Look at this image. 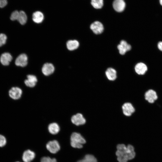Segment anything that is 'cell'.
I'll use <instances>...</instances> for the list:
<instances>
[{
  "label": "cell",
  "mask_w": 162,
  "mask_h": 162,
  "mask_svg": "<svg viewBox=\"0 0 162 162\" xmlns=\"http://www.w3.org/2000/svg\"></svg>",
  "instance_id": "cell-31"
},
{
  "label": "cell",
  "mask_w": 162,
  "mask_h": 162,
  "mask_svg": "<svg viewBox=\"0 0 162 162\" xmlns=\"http://www.w3.org/2000/svg\"><path fill=\"white\" fill-rule=\"evenodd\" d=\"M90 28L93 32L97 34L101 33L104 30L103 25L98 21H96L92 23L90 25Z\"/></svg>",
  "instance_id": "cell-7"
},
{
  "label": "cell",
  "mask_w": 162,
  "mask_h": 162,
  "mask_svg": "<svg viewBox=\"0 0 162 162\" xmlns=\"http://www.w3.org/2000/svg\"><path fill=\"white\" fill-rule=\"evenodd\" d=\"M148 69L147 66L145 63L143 62L138 63L134 67L135 72L139 75H144L147 71Z\"/></svg>",
  "instance_id": "cell-8"
},
{
  "label": "cell",
  "mask_w": 162,
  "mask_h": 162,
  "mask_svg": "<svg viewBox=\"0 0 162 162\" xmlns=\"http://www.w3.org/2000/svg\"><path fill=\"white\" fill-rule=\"evenodd\" d=\"M27 79L24 81L25 85L30 88L34 87L38 81L36 77L34 75L29 74L27 76Z\"/></svg>",
  "instance_id": "cell-14"
},
{
  "label": "cell",
  "mask_w": 162,
  "mask_h": 162,
  "mask_svg": "<svg viewBox=\"0 0 162 162\" xmlns=\"http://www.w3.org/2000/svg\"><path fill=\"white\" fill-rule=\"evenodd\" d=\"M6 143V140L5 137L4 136L0 134V147L4 146Z\"/></svg>",
  "instance_id": "cell-27"
},
{
  "label": "cell",
  "mask_w": 162,
  "mask_h": 162,
  "mask_svg": "<svg viewBox=\"0 0 162 162\" xmlns=\"http://www.w3.org/2000/svg\"><path fill=\"white\" fill-rule=\"evenodd\" d=\"M145 97L146 100L150 103H153L158 98L156 92L152 89H150L146 92Z\"/></svg>",
  "instance_id": "cell-12"
},
{
  "label": "cell",
  "mask_w": 162,
  "mask_h": 162,
  "mask_svg": "<svg viewBox=\"0 0 162 162\" xmlns=\"http://www.w3.org/2000/svg\"><path fill=\"white\" fill-rule=\"evenodd\" d=\"M22 91L20 88L17 87H12L9 91L10 97L14 100L20 99L22 94Z\"/></svg>",
  "instance_id": "cell-4"
},
{
  "label": "cell",
  "mask_w": 162,
  "mask_h": 162,
  "mask_svg": "<svg viewBox=\"0 0 162 162\" xmlns=\"http://www.w3.org/2000/svg\"><path fill=\"white\" fill-rule=\"evenodd\" d=\"M117 48L119 50L120 54L124 55L127 52L130 50L131 46L126 41L122 40L120 41V44L118 45Z\"/></svg>",
  "instance_id": "cell-6"
},
{
  "label": "cell",
  "mask_w": 162,
  "mask_h": 162,
  "mask_svg": "<svg viewBox=\"0 0 162 162\" xmlns=\"http://www.w3.org/2000/svg\"><path fill=\"white\" fill-rule=\"evenodd\" d=\"M19 14V12L17 10L13 11L11 14L10 19L12 21L17 20Z\"/></svg>",
  "instance_id": "cell-25"
},
{
  "label": "cell",
  "mask_w": 162,
  "mask_h": 162,
  "mask_svg": "<svg viewBox=\"0 0 162 162\" xmlns=\"http://www.w3.org/2000/svg\"><path fill=\"white\" fill-rule=\"evenodd\" d=\"M71 121L74 124L79 126L84 124L86 120L82 115L80 113H78L72 116Z\"/></svg>",
  "instance_id": "cell-5"
},
{
  "label": "cell",
  "mask_w": 162,
  "mask_h": 162,
  "mask_svg": "<svg viewBox=\"0 0 162 162\" xmlns=\"http://www.w3.org/2000/svg\"><path fill=\"white\" fill-rule=\"evenodd\" d=\"M157 46L158 50L162 52V41H159L158 42Z\"/></svg>",
  "instance_id": "cell-29"
},
{
  "label": "cell",
  "mask_w": 162,
  "mask_h": 162,
  "mask_svg": "<svg viewBox=\"0 0 162 162\" xmlns=\"http://www.w3.org/2000/svg\"><path fill=\"white\" fill-rule=\"evenodd\" d=\"M27 19L26 13L23 11H19V14L17 21L21 25L25 24L26 22Z\"/></svg>",
  "instance_id": "cell-22"
},
{
  "label": "cell",
  "mask_w": 162,
  "mask_h": 162,
  "mask_svg": "<svg viewBox=\"0 0 162 162\" xmlns=\"http://www.w3.org/2000/svg\"><path fill=\"white\" fill-rule=\"evenodd\" d=\"M7 0H0V8L4 7L7 5Z\"/></svg>",
  "instance_id": "cell-28"
},
{
  "label": "cell",
  "mask_w": 162,
  "mask_h": 162,
  "mask_svg": "<svg viewBox=\"0 0 162 162\" xmlns=\"http://www.w3.org/2000/svg\"><path fill=\"white\" fill-rule=\"evenodd\" d=\"M79 44L76 40H68L67 43L66 45L68 49L70 51L73 50L77 49L79 47Z\"/></svg>",
  "instance_id": "cell-20"
},
{
  "label": "cell",
  "mask_w": 162,
  "mask_h": 162,
  "mask_svg": "<svg viewBox=\"0 0 162 162\" xmlns=\"http://www.w3.org/2000/svg\"><path fill=\"white\" fill-rule=\"evenodd\" d=\"M7 39L5 34L2 33L0 34V47L5 44Z\"/></svg>",
  "instance_id": "cell-26"
},
{
  "label": "cell",
  "mask_w": 162,
  "mask_h": 162,
  "mask_svg": "<svg viewBox=\"0 0 162 162\" xmlns=\"http://www.w3.org/2000/svg\"><path fill=\"white\" fill-rule=\"evenodd\" d=\"M160 5L162 7V0H159Z\"/></svg>",
  "instance_id": "cell-30"
},
{
  "label": "cell",
  "mask_w": 162,
  "mask_h": 162,
  "mask_svg": "<svg viewBox=\"0 0 162 162\" xmlns=\"http://www.w3.org/2000/svg\"><path fill=\"white\" fill-rule=\"evenodd\" d=\"M106 75L107 79L110 80H114L116 78V71L112 68H108L105 72Z\"/></svg>",
  "instance_id": "cell-18"
},
{
  "label": "cell",
  "mask_w": 162,
  "mask_h": 162,
  "mask_svg": "<svg viewBox=\"0 0 162 162\" xmlns=\"http://www.w3.org/2000/svg\"><path fill=\"white\" fill-rule=\"evenodd\" d=\"M55 70L53 65L50 63H46L43 65L42 71L43 74L46 76H49L52 74Z\"/></svg>",
  "instance_id": "cell-15"
},
{
  "label": "cell",
  "mask_w": 162,
  "mask_h": 162,
  "mask_svg": "<svg viewBox=\"0 0 162 162\" xmlns=\"http://www.w3.org/2000/svg\"><path fill=\"white\" fill-rule=\"evenodd\" d=\"M40 162H57L55 158H51L49 157H44L40 160Z\"/></svg>",
  "instance_id": "cell-24"
},
{
  "label": "cell",
  "mask_w": 162,
  "mask_h": 162,
  "mask_svg": "<svg viewBox=\"0 0 162 162\" xmlns=\"http://www.w3.org/2000/svg\"><path fill=\"white\" fill-rule=\"evenodd\" d=\"M48 129L50 133L53 135H55L59 132L60 128L59 125L57 123L53 122L49 124Z\"/></svg>",
  "instance_id": "cell-17"
},
{
  "label": "cell",
  "mask_w": 162,
  "mask_h": 162,
  "mask_svg": "<svg viewBox=\"0 0 162 162\" xmlns=\"http://www.w3.org/2000/svg\"><path fill=\"white\" fill-rule=\"evenodd\" d=\"M122 108L124 115L128 116H130L135 111V109L130 103L127 102L124 104Z\"/></svg>",
  "instance_id": "cell-9"
},
{
  "label": "cell",
  "mask_w": 162,
  "mask_h": 162,
  "mask_svg": "<svg viewBox=\"0 0 162 162\" xmlns=\"http://www.w3.org/2000/svg\"><path fill=\"white\" fill-rule=\"evenodd\" d=\"M35 153L29 149L25 151L22 154V159L24 162H31L35 158Z\"/></svg>",
  "instance_id": "cell-11"
},
{
  "label": "cell",
  "mask_w": 162,
  "mask_h": 162,
  "mask_svg": "<svg viewBox=\"0 0 162 162\" xmlns=\"http://www.w3.org/2000/svg\"><path fill=\"white\" fill-rule=\"evenodd\" d=\"M12 59V57L8 52H4L1 55L0 58L1 63L4 65H8Z\"/></svg>",
  "instance_id": "cell-16"
},
{
  "label": "cell",
  "mask_w": 162,
  "mask_h": 162,
  "mask_svg": "<svg viewBox=\"0 0 162 162\" xmlns=\"http://www.w3.org/2000/svg\"><path fill=\"white\" fill-rule=\"evenodd\" d=\"M117 149L116 155L119 162H127L135 156L134 148L131 145L126 146L124 144H119L117 146Z\"/></svg>",
  "instance_id": "cell-1"
},
{
  "label": "cell",
  "mask_w": 162,
  "mask_h": 162,
  "mask_svg": "<svg viewBox=\"0 0 162 162\" xmlns=\"http://www.w3.org/2000/svg\"><path fill=\"white\" fill-rule=\"evenodd\" d=\"M44 19L43 14L40 11L34 12L32 15V20L35 23H39L41 22Z\"/></svg>",
  "instance_id": "cell-19"
},
{
  "label": "cell",
  "mask_w": 162,
  "mask_h": 162,
  "mask_svg": "<svg viewBox=\"0 0 162 162\" xmlns=\"http://www.w3.org/2000/svg\"><path fill=\"white\" fill-rule=\"evenodd\" d=\"M126 6L124 0H114L113 7L114 10L118 12H122Z\"/></svg>",
  "instance_id": "cell-13"
},
{
  "label": "cell",
  "mask_w": 162,
  "mask_h": 162,
  "mask_svg": "<svg viewBox=\"0 0 162 162\" xmlns=\"http://www.w3.org/2000/svg\"><path fill=\"white\" fill-rule=\"evenodd\" d=\"M77 162H97V160L93 155L88 154L86 155L83 158Z\"/></svg>",
  "instance_id": "cell-21"
},
{
  "label": "cell",
  "mask_w": 162,
  "mask_h": 162,
  "mask_svg": "<svg viewBox=\"0 0 162 162\" xmlns=\"http://www.w3.org/2000/svg\"><path fill=\"white\" fill-rule=\"evenodd\" d=\"M46 148L50 153L53 154L57 153L60 149L59 142L56 140L48 142L46 145Z\"/></svg>",
  "instance_id": "cell-3"
},
{
  "label": "cell",
  "mask_w": 162,
  "mask_h": 162,
  "mask_svg": "<svg viewBox=\"0 0 162 162\" xmlns=\"http://www.w3.org/2000/svg\"><path fill=\"white\" fill-rule=\"evenodd\" d=\"M28 63V57L25 54H22L16 58L15 61V64L17 66L22 67L26 66Z\"/></svg>",
  "instance_id": "cell-10"
},
{
  "label": "cell",
  "mask_w": 162,
  "mask_h": 162,
  "mask_svg": "<svg viewBox=\"0 0 162 162\" xmlns=\"http://www.w3.org/2000/svg\"><path fill=\"white\" fill-rule=\"evenodd\" d=\"M86 142V140L80 134L74 132L71 134L70 137V144L73 148H82L83 147V145Z\"/></svg>",
  "instance_id": "cell-2"
},
{
  "label": "cell",
  "mask_w": 162,
  "mask_h": 162,
  "mask_svg": "<svg viewBox=\"0 0 162 162\" xmlns=\"http://www.w3.org/2000/svg\"><path fill=\"white\" fill-rule=\"evenodd\" d=\"M91 4L93 7L96 9H100L103 5V0H91Z\"/></svg>",
  "instance_id": "cell-23"
}]
</instances>
